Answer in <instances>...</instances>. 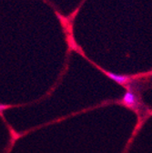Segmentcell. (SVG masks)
<instances>
[{
  "instance_id": "1",
  "label": "cell",
  "mask_w": 152,
  "mask_h": 153,
  "mask_svg": "<svg viewBox=\"0 0 152 153\" xmlns=\"http://www.w3.org/2000/svg\"><path fill=\"white\" fill-rule=\"evenodd\" d=\"M121 103L131 109L137 110L139 108V99L138 95L131 89H128L123 96Z\"/></svg>"
},
{
  "instance_id": "2",
  "label": "cell",
  "mask_w": 152,
  "mask_h": 153,
  "mask_svg": "<svg viewBox=\"0 0 152 153\" xmlns=\"http://www.w3.org/2000/svg\"><path fill=\"white\" fill-rule=\"evenodd\" d=\"M106 75L111 80L115 81L116 83H118L119 85H126L131 80L129 76H126V75H120V74L111 73V72H106Z\"/></svg>"
}]
</instances>
